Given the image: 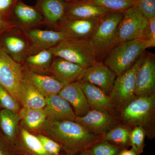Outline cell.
Returning a JSON list of instances; mask_svg holds the SVG:
<instances>
[{
  "label": "cell",
  "mask_w": 155,
  "mask_h": 155,
  "mask_svg": "<svg viewBox=\"0 0 155 155\" xmlns=\"http://www.w3.org/2000/svg\"><path fill=\"white\" fill-rule=\"evenodd\" d=\"M41 130L44 135L57 142L66 154L75 155L103 138L91 133L75 121H51L46 119Z\"/></svg>",
  "instance_id": "1"
},
{
  "label": "cell",
  "mask_w": 155,
  "mask_h": 155,
  "mask_svg": "<svg viewBox=\"0 0 155 155\" xmlns=\"http://www.w3.org/2000/svg\"><path fill=\"white\" fill-rule=\"evenodd\" d=\"M155 110V92L136 96L122 108V118L125 124L144 129L153 138Z\"/></svg>",
  "instance_id": "2"
},
{
  "label": "cell",
  "mask_w": 155,
  "mask_h": 155,
  "mask_svg": "<svg viewBox=\"0 0 155 155\" xmlns=\"http://www.w3.org/2000/svg\"><path fill=\"white\" fill-rule=\"evenodd\" d=\"M151 47L149 42L143 38L120 43L108 52L104 64L118 77L131 68L146 49Z\"/></svg>",
  "instance_id": "3"
},
{
  "label": "cell",
  "mask_w": 155,
  "mask_h": 155,
  "mask_svg": "<svg viewBox=\"0 0 155 155\" xmlns=\"http://www.w3.org/2000/svg\"><path fill=\"white\" fill-rule=\"evenodd\" d=\"M49 50L54 57L63 58L85 69L97 61L90 39H69Z\"/></svg>",
  "instance_id": "4"
},
{
  "label": "cell",
  "mask_w": 155,
  "mask_h": 155,
  "mask_svg": "<svg viewBox=\"0 0 155 155\" xmlns=\"http://www.w3.org/2000/svg\"><path fill=\"white\" fill-rule=\"evenodd\" d=\"M123 13L109 12L100 18L91 38L97 58L107 55L112 48V43Z\"/></svg>",
  "instance_id": "5"
},
{
  "label": "cell",
  "mask_w": 155,
  "mask_h": 155,
  "mask_svg": "<svg viewBox=\"0 0 155 155\" xmlns=\"http://www.w3.org/2000/svg\"><path fill=\"white\" fill-rule=\"evenodd\" d=\"M148 22V19L134 7L123 12L114 35L112 48L123 42L142 38Z\"/></svg>",
  "instance_id": "6"
},
{
  "label": "cell",
  "mask_w": 155,
  "mask_h": 155,
  "mask_svg": "<svg viewBox=\"0 0 155 155\" xmlns=\"http://www.w3.org/2000/svg\"><path fill=\"white\" fill-rule=\"evenodd\" d=\"M144 52L131 68L116 77L110 96L113 104L123 108L136 97L134 94L137 73L143 62Z\"/></svg>",
  "instance_id": "7"
},
{
  "label": "cell",
  "mask_w": 155,
  "mask_h": 155,
  "mask_svg": "<svg viewBox=\"0 0 155 155\" xmlns=\"http://www.w3.org/2000/svg\"><path fill=\"white\" fill-rule=\"evenodd\" d=\"M0 48L22 65L30 54V44L27 37L22 29L16 26L0 33Z\"/></svg>",
  "instance_id": "8"
},
{
  "label": "cell",
  "mask_w": 155,
  "mask_h": 155,
  "mask_svg": "<svg viewBox=\"0 0 155 155\" xmlns=\"http://www.w3.org/2000/svg\"><path fill=\"white\" fill-rule=\"evenodd\" d=\"M23 79L22 64L14 61L0 48V85L17 101Z\"/></svg>",
  "instance_id": "9"
},
{
  "label": "cell",
  "mask_w": 155,
  "mask_h": 155,
  "mask_svg": "<svg viewBox=\"0 0 155 155\" xmlns=\"http://www.w3.org/2000/svg\"><path fill=\"white\" fill-rule=\"evenodd\" d=\"M22 30L30 44L29 55L34 54L43 50L49 49L61 42L74 38L61 31L43 30L38 28Z\"/></svg>",
  "instance_id": "10"
},
{
  "label": "cell",
  "mask_w": 155,
  "mask_h": 155,
  "mask_svg": "<svg viewBox=\"0 0 155 155\" xmlns=\"http://www.w3.org/2000/svg\"><path fill=\"white\" fill-rule=\"evenodd\" d=\"M100 19H75L65 16L52 29L63 31L72 38L90 39Z\"/></svg>",
  "instance_id": "11"
},
{
  "label": "cell",
  "mask_w": 155,
  "mask_h": 155,
  "mask_svg": "<svg viewBox=\"0 0 155 155\" xmlns=\"http://www.w3.org/2000/svg\"><path fill=\"white\" fill-rule=\"evenodd\" d=\"M11 22L22 29L38 28L44 25L43 17L36 7L18 0L12 12Z\"/></svg>",
  "instance_id": "12"
},
{
  "label": "cell",
  "mask_w": 155,
  "mask_h": 155,
  "mask_svg": "<svg viewBox=\"0 0 155 155\" xmlns=\"http://www.w3.org/2000/svg\"><path fill=\"white\" fill-rule=\"evenodd\" d=\"M75 121L95 135H104L114 127L116 120L109 113L91 110L82 117L76 116Z\"/></svg>",
  "instance_id": "13"
},
{
  "label": "cell",
  "mask_w": 155,
  "mask_h": 155,
  "mask_svg": "<svg viewBox=\"0 0 155 155\" xmlns=\"http://www.w3.org/2000/svg\"><path fill=\"white\" fill-rule=\"evenodd\" d=\"M23 79L46 98L58 94L67 84L51 75L33 72L22 67Z\"/></svg>",
  "instance_id": "14"
},
{
  "label": "cell",
  "mask_w": 155,
  "mask_h": 155,
  "mask_svg": "<svg viewBox=\"0 0 155 155\" xmlns=\"http://www.w3.org/2000/svg\"><path fill=\"white\" fill-rule=\"evenodd\" d=\"M116 77V74L104 63L97 61L87 69L81 80L94 84L109 95Z\"/></svg>",
  "instance_id": "15"
},
{
  "label": "cell",
  "mask_w": 155,
  "mask_h": 155,
  "mask_svg": "<svg viewBox=\"0 0 155 155\" xmlns=\"http://www.w3.org/2000/svg\"><path fill=\"white\" fill-rule=\"evenodd\" d=\"M86 69L63 58L54 57L49 72L60 81L68 84L81 80Z\"/></svg>",
  "instance_id": "16"
},
{
  "label": "cell",
  "mask_w": 155,
  "mask_h": 155,
  "mask_svg": "<svg viewBox=\"0 0 155 155\" xmlns=\"http://www.w3.org/2000/svg\"><path fill=\"white\" fill-rule=\"evenodd\" d=\"M155 57L152 53L146 52L144 60L137 73L134 94L135 96L154 91Z\"/></svg>",
  "instance_id": "17"
},
{
  "label": "cell",
  "mask_w": 155,
  "mask_h": 155,
  "mask_svg": "<svg viewBox=\"0 0 155 155\" xmlns=\"http://www.w3.org/2000/svg\"><path fill=\"white\" fill-rule=\"evenodd\" d=\"M43 110L46 119L51 121H75L76 117L69 103L58 94L46 98V104Z\"/></svg>",
  "instance_id": "18"
},
{
  "label": "cell",
  "mask_w": 155,
  "mask_h": 155,
  "mask_svg": "<svg viewBox=\"0 0 155 155\" xmlns=\"http://www.w3.org/2000/svg\"><path fill=\"white\" fill-rule=\"evenodd\" d=\"M58 94L69 103L78 117L84 116L91 110L79 81L67 84Z\"/></svg>",
  "instance_id": "19"
},
{
  "label": "cell",
  "mask_w": 155,
  "mask_h": 155,
  "mask_svg": "<svg viewBox=\"0 0 155 155\" xmlns=\"http://www.w3.org/2000/svg\"><path fill=\"white\" fill-rule=\"evenodd\" d=\"M67 5L64 0H37L35 7L43 17L44 25L52 29L65 17Z\"/></svg>",
  "instance_id": "20"
},
{
  "label": "cell",
  "mask_w": 155,
  "mask_h": 155,
  "mask_svg": "<svg viewBox=\"0 0 155 155\" xmlns=\"http://www.w3.org/2000/svg\"><path fill=\"white\" fill-rule=\"evenodd\" d=\"M91 110L109 113L113 110L114 105L110 97L92 84L79 81Z\"/></svg>",
  "instance_id": "21"
},
{
  "label": "cell",
  "mask_w": 155,
  "mask_h": 155,
  "mask_svg": "<svg viewBox=\"0 0 155 155\" xmlns=\"http://www.w3.org/2000/svg\"><path fill=\"white\" fill-rule=\"evenodd\" d=\"M109 11L86 0L67 3L65 16L81 19H100Z\"/></svg>",
  "instance_id": "22"
},
{
  "label": "cell",
  "mask_w": 155,
  "mask_h": 155,
  "mask_svg": "<svg viewBox=\"0 0 155 155\" xmlns=\"http://www.w3.org/2000/svg\"><path fill=\"white\" fill-rule=\"evenodd\" d=\"M12 150L17 155H51L45 150L35 135L22 128Z\"/></svg>",
  "instance_id": "23"
},
{
  "label": "cell",
  "mask_w": 155,
  "mask_h": 155,
  "mask_svg": "<svg viewBox=\"0 0 155 155\" xmlns=\"http://www.w3.org/2000/svg\"><path fill=\"white\" fill-rule=\"evenodd\" d=\"M20 118L19 113L7 110H0V131L2 137L12 149L18 137Z\"/></svg>",
  "instance_id": "24"
},
{
  "label": "cell",
  "mask_w": 155,
  "mask_h": 155,
  "mask_svg": "<svg viewBox=\"0 0 155 155\" xmlns=\"http://www.w3.org/2000/svg\"><path fill=\"white\" fill-rule=\"evenodd\" d=\"M18 101L23 107L43 109L46 104V98L23 79L18 95Z\"/></svg>",
  "instance_id": "25"
},
{
  "label": "cell",
  "mask_w": 155,
  "mask_h": 155,
  "mask_svg": "<svg viewBox=\"0 0 155 155\" xmlns=\"http://www.w3.org/2000/svg\"><path fill=\"white\" fill-rule=\"evenodd\" d=\"M54 58V56L49 49L43 50L27 56L22 66L33 72L50 75L49 69Z\"/></svg>",
  "instance_id": "26"
},
{
  "label": "cell",
  "mask_w": 155,
  "mask_h": 155,
  "mask_svg": "<svg viewBox=\"0 0 155 155\" xmlns=\"http://www.w3.org/2000/svg\"><path fill=\"white\" fill-rule=\"evenodd\" d=\"M19 114L22 128L28 131L40 129L46 120L43 109L23 107Z\"/></svg>",
  "instance_id": "27"
},
{
  "label": "cell",
  "mask_w": 155,
  "mask_h": 155,
  "mask_svg": "<svg viewBox=\"0 0 155 155\" xmlns=\"http://www.w3.org/2000/svg\"><path fill=\"white\" fill-rule=\"evenodd\" d=\"M130 130L127 127H114L103 136V139L124 149L130 146Z\"/></svg>",
  "instance_id": "28"
},
{
  "label": "cell",
  "mask_w": 155,
  "mask_h": 155,
  "mask_svg": "<svg viewBox=\"0 0 155 155\" xmlns=\"http://www.w3.org/2000/svg\"><path fill=\"white\" fill-rule=\"evenodd\" d=\"M110 12H123L133 7L131 0H86Z\"/></svg>",
  "instance_id": "29"
},
{
  "label": "cell",
  "mask_w": 155,
  "mask_h": 155,
  "mask_svg": "<svg viewBox=\"0 0 155 155\" xmlns=\"http://www.w3.org/2000/svg\"><path fill=\"white\" fill-rule=\"evenodd\" d=\"M122 150L102 138L93 145L88 150L92 155H119Z\"/></svg>",
  "instance_id": "30"
},
{
  "label": "cell",
  "mask_w": 155,
  "mask_h": 155,
  "mask_svg": "<svg viewBox=\"0 0 155 155\" xmlns=\"http://www.w3.org/2000/svg\"><path fill=\"white\" fill-rule=\"evenodd\" d=\"M146 135V133L144 129L138 126H135L132 131H130V146L137 155H140L143 152Z\"/></svg>",
  "instance_id": "31"
},
{
  "label": "cell",
  "mask_w": 155,
  "mask_h": 155,
  "mask_svg": "<svg viewBox=\"0 0 155 155\" xmlns=\"http://www.w3.org/2000/svg\"><path fill=\"white\" fill-rule=\"evenodd\" d=\"M7 109L19 113V103L7 90L0 85V110Z\"/></svg>",
  "instance_id": "32"
},
{
  "label": "cell",
  "mask_w": 155,
  "mask_h": 155,
  "mask_svg": "<svg viewBox=\"0 0 155 155\" xmlns=\"http://www.w3.org/2000/svg\"><path fill=\"white\" fill-rule=\"evenodd\" d=\"M133 7L148 19L155 17V0H131Z\"/></svg>",
  "instance_id": "33"
},
{
  "label": "cell",
  "mask_w": 155,
  "mask_h": 155,
  "mask_svg": "<svg viewBox=\"0 0 155 155\" xmlns=\"http://www.w3.org/2000/svg\"><path fill=\"white\" fill-rule=\"evenodd\" d=\"M41 143L45 150L51 155H60L61 150V146L57 142L44 134L35 135Z\"/></svg>",
  "instance_id": "34"
},
{
  "label": "cell",
  "mask_w": 155,
  "mask_h": 155,
  "mask_svg": "<svg viewBox=\"0 0 155 155\" xmlns=\"http://www.w3.org/2000/svg\"><path fill=\"white\" fill-rule=\"evenodd\" d=\"M17 1L18 0H0V18L11 22L13 9Z\"/></svg>",
  "instance_id": "35"
},
{
  "label": "cell",
  "mask_w": 155,
  "mask_h": 155,
  "mask_svg": "<svg viewBox=\"0 0 155 155\" xmlns=\"http://www.w3.org/2000/svg\"><path fill=\"white\" fill-rule=\"evenodd\" d=\"M148 20L143 39L149 42L152 47L155 46V17Z\"/></svg>",
  "instance_id": "36"
},
{
  "label": "cell",
  "mask_w": 155,
  "mask_h": 155,
  "mask_svg": "<svg viewBox=\"0 0 155 155\" xmlns=\"http://www.w3.org/2000/svg\"><path fill=\"white\" fill-rule=\"evenodd\" d=\"M11 147L7 142L0 137V155H13Z\"/></svg>",
  "instance_id": "37"
},
{
  "label": "cell",
  "mask_w": 155,
  "mask_h": 155,
  "mask_svg": "<svg viewBox=\"0 0 155 155\" xmlns=\"http://www.w3.org/2000/svg\"><path fill=\"white\" fill-rule=\"evenodd\" d=\"M14 26L12 22L0 18V32Z\"/></svg>",
  "instance_id": "38"
},
{
  "label": "cell",
  "mask_w": 155,
  "mask_h": 155,
  "mask_svg": "<svg viewBox=\"0 0 155 155\" xmlns=\"http://www.w3.org/2000/svg\"><path fill=\"white\" fill-rule=\"evenodd\" d=\"M119 155H137L135 153L132 149H123L119 153Z\"/></svg>",
  "instance_id": "39"
},
{
  "label": "cell",
  "mask_w": 155,
  "mask_h": 155,
  "mask_svg": "<svg viewBox=\"0 0 155 155\" xmlns=\"http://www.w3.org/2000/svg\"><path fill=\"white\" fill-rule=\"evenodd\" d=\"M75 155H92L90 153L88 150H86L82 152L79 153Z\"/></svg>",
  "instance_id": "40"
},
{
  "label": "cell",
  "mask_w": 155,
  "mask_h": 155,
  "mask_svg": "<svg viewBox=\"0 0 155 155\" xmlns=\"http://www.w3.org/2000/svg\"><path fill=\"white\" fill-rule=\"evenodd\" d=\"M64 1H65V0H64ZM67 1H68V2H75V1H81V0H67Z\"/></svg>",
  "instance_id": "41"
},
{
  "label": "cell",
  "mask_w": 155,
  "mask_h": 155,
  "mask_svg": "<svg viewBox=\"0 0 155 155\" xmlns=\"http://www.w3.org/2000/svg\"><path fill=\"white\" fill-rule=\"evenodd\" d=\"M13 155H15V154H13Z\"/></svg>",
  "instance_id": "42"
},
{
  "label": "cell",
  "mask_w": 155,
  "mask_h": 155,
  "mask_svg": "<svg viewBox=\"0 0 155 155\" xmlns=\"http://www.w3.org/2000/svg\"><path fill=\"white\" fill-rule=\"evenodd\" d=\"M66 155H68L66 154Z\"/></svg>",
  "instance_id": "43"
},
{
  "label": "cell",
  "mask_w": 155,
  "mask_h": 155,
  "mask_svg": "<svg viewBox=\"0 0 155 155\" xmlns=\"http://www.w3.org/2000/svg\"><path fill=\"white\" fill-rule=\"evenodd\" d=\"M0 33H1V32H0Z\"/></svg>",
  "instance_id": "44"
}]
</instances>
